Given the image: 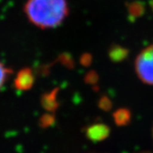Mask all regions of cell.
<instances>
[{
	"label": "cell",
	"mask_w": 153,
	"mask_h": 153,
	"mask_svg": "<svg viewBox=\"0 0 153 153\" xmlns=\"http://www.w3.org/2000/svg\"><path fill=\"white\" fill-rule=\"evenodd\" d=\"M25 14L33 25L42 29L58 27L68 15L66 0H27Z\"/></svg>",
	"instance_id": "1"
},
{
	"label": "cell",
	"mask_w": 153,
	"mask_h": 153,
	"mask_svg": "<svg viewBox=\"0 0 153 153\" xmlns=\"http://www.w3.org/2000/svg\"><path fill=\"white\" fill-rule=\"evenodd\" d=\"M135 71L143 82L153 85V45L144 49L135 60Z\"/></svg>",
	"instance_id": "2"
},
{
	"label": "cell",
	"mask_w": 153,
	"mask_h": 153,
	"mask_svg": "<svg viewBox=\"0 0 153 153\" xmlns=\"http://www.w3.org/2000/svg\"><path fill=\"white\" fill-rule=\"evenodd\" d=\"M111 134L109 126L105 123H94L88 127L85 130V135L93 142H100L106 140Z\"/></svg>",
	"instance_id": "3"
},
{
	"label": "cell",
	"mask_w": 153,
	"mask_h": 153,
	"mask_svg": "<svg viewBox=\"0 0 153 153\" xmlns=\"http://www.w3.org/2000/svg\"><path fill=\"white\" fill-rule=\"evenodd\" d=\"M33 77L30 71H22L19 73L15 81V85L18 89L27 90L33 86Z\"/></svg>",
	"instance_id": "4"
},
{
	"label": "cell",
	"mask_w": 153,
	"mask_h": 153,
	"mask_svg": "<svg viewBox=\"0 0 153 153\" xmlns=\"http://www.w3.org/2000/svg\"><path fill=\"white\" fill-rule=\"evenodd\" d=\"M115 123L117 126H127L131 121V111L127 108H120L117 109L113 113Z\"/></svg>",
	"instance_id": "5"
},
{
	"label": "cell",
	"mask_w": 153,
	"mask_h": 153,
	"mask_svg": "<svg viewBox=\"0 0 153 153\" xmlns=\"http://www.w3.org/2000/svg\"><path fill=\"white\" fill-rule=\"evenodd\" d=\"M42 105L44 108L49 112H54L58 108V102L56 100V92H51L45 94L42 99Z\"/></svg>",
	"instance_id": "6"
},
{
	"label": "cell",
	"mask_w": 153,
	"mask_h": 153,
	"mask_svg": "<svg viewBox=\"0 0 153 153\" xmlns=\"http://www.w3.org/2000/svg\"><path fill=\"white\" fill-rule=\"evenodd\" d=\"M55 116L51 113H46L43 115L40 119H39V125L43 128H49L50 126H52L55 123Z\"/></svg>",
	"instance_id": "7"
},
{
	"label": "cell",
	"mask_w": 153,
	"mask_h": 153,
	"mask_svg": "<svg viewBox=\"0 0 153 153\" xmlns=\"http://www.w3.org/2000/svg\"><path fill=\"white\" fill-rule=\"evenodd\" d=\"M9 73H10V70L0 61V89L6 82Z\"/></svg>",
	"instance_id": "8"
},
{
	"label": "cell",
	"mask_w": 153,
	"mask_h": 153,
	"mask_svg": "<svg viewBox=\"0 0 153 153\" xmlns=\"http://www.w3.org/2000/svg\"><path fill=\"white\" fill-rule=\"evenodd\" d=\"M99 107L103 111H110L112 107V103L107 97H102L99 101Z\"/></svg>",
	"instance_id": "9"
},
{
	"label": "cell",
	"mask_w": 153,
	"mask_h": 153,
	"mask_svg": "<svg viewBox=\"0 0 153 153\" xmlns=\"http://www.w3.org/2000/svg\"><path fill=\"white\" fill-rule=\"evenodd\" d=\"M143 10V9L140 7V5H137V8H134V4L132 5V7L129 9V11L132 13V15H135L137 13V15L140 14V12Z\"/></svg>",
	"instance_id": "10"
},
{
	"label": "cell",
	"mask_w": 153,
	"mask_h": 153,
	"mask_svg": "<svg viewBox=\"0 0 153 153\" xmlns=\"http://www.w3.org/2000/svg\"><path fill=\"white\" fill-rule=\"evenodd\" d=\"M118 51H119V48H117V49H116V50H113V51H112V53H113V54H111V56H112V55H114V54L116 53V52H117V53H118ZM120 54H124V50L120 51V52H119V56H116L115 58H117V60H119L120 58H122V56L120 55Z\"/></svg>",
	"instance_id": "11"
},
{
	"label": "cell",
	"mask_w": 153,
	"mask_h": 153,
	"mask_svg": "<svg viewBox=\"0 0 153 153\" xmlns=\"http://www.w3.org/2000/svg\"><path fill=\"white\" fill-rule=\"evenodd\" d=\"M151 5H152V9H153V0L152 1V4H151Z\"/></svg>",
	"instance_id": "12"
},
{
	"label": "cell",
	"mask_w": 153,
	"mask_h": 153,
	"mask_svg": "<svg viewBox=\"0 0 153 153\" xmlns=\"http://www.w3.org/2000/svg\"><path fill=\"white\" fill-rule=\"evenodd\" d=\"M152 139H153V126H152Z\"/></svg>",
	"instance_id": "13"
}]
</instances>
